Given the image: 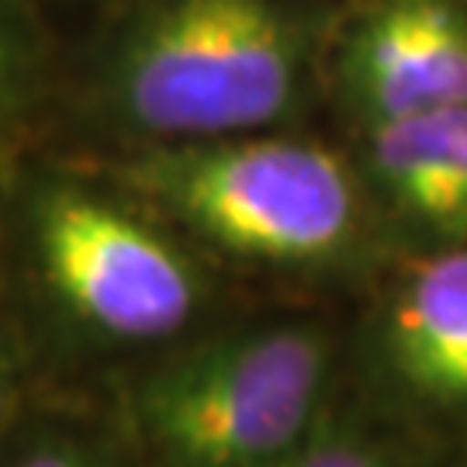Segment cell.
<instances>
[{"instance_id":"7c38bea8","label":"cell","mask_w":467,"mask_h":467,"mask_svg":"<svg viewBox=\"0 0 467 467\" xmlns=\"http://www.w3.org/2000/svg\"><path fill=\"white\" fill-rule=\"evenodd\" d=\"M7 156H11V150H7V132L0 125V181H4V170H7Z\"/></svg>"},{"instance_id":"6da1fadb","label":"cell","mask_w":467,"mask_h":467,"mask_svg":"<svg viewBox=\"0 0 467 467\" xmlns=\"http://www.w3.org/2000/svg\"><path fill=\"white\" fill-rule=\"evenodd\" d=\"M305 42L277 0H156L108 63V108L163 142L250 135L298 100Z\"/></svg>"},{"instance_id":"9c48e42d","label":"cell","mask_w":467,"mask_h":467,"mask_svg":"<svg viewBox=\"0 0 467 467\" xmlns=\"http://www.w3.org/2000/svg\"><path fill=\"white\" fill-rule=\"evenodd\" d=\"M17 63H21V49H17L15 15H11V4L0 0V100L15 84Z\"/></svg>"},{"instance_id":"52a82bcc","label":"cell","mask_w":467,"mask_h":467,"mask_svg":"<svg viewBox=\"0 0 467 467\" xmlns=\"http://www.w3.org/2000/svg\"><path fill=\"white\" fill-rule=\"evenodd\" d=\"M368 163L405 215L443 239H467V104L374 121Z\"/></svg>"},{"instance_id":"277c9868","label":"cell","mask_w":467,"mask_h":467,"mask_svg":"<svg viewBox=\"0 0 467 467\" xmlns=\"http://www.w3.org/2000/svg\"><path fill=\"white\" fill-rule=\"evenodd\" d=\"M32 250L52 298L100 339L152 343L198 312L201 281L191 260L94 191L42 187L32 201Z\"/></svg>"},{"instance_id":"ba28073f","label":"cell","mask_w":467,"mask_h":467,"mask_svg":"<svg viewBox=\"0 0 467 467\" xmlns=\"http://www.w3.org/2000/svg\"><path fill=\"white\" fill-rule=\"evenodd\" d=\"M274 467H391L378 447H370L364 440H318L308 447H298L287 457H281Z\"/></svg>"},{"instance_id":"3957f363","label":"cell","mask_w":467,"mask_h":467,"mask_svg":"<svg viewBox=\"0 0 467 467\" xmlns=\"http://www.w3.org/2000/svg\"><path fill=\"white\" fill-rule=\"evenodd\" d=\"M329 378L312 326L225 336L135 388V422L167 467H274L298 451Z\"/></svg>"},{"instance_id":"8992f818","label":"cell","mask_w":467,"mask_h":467,"mask_svg":"<svg viewBox=\"0 0 467 467\" xmlns=\"http://www.w3.org/2000/svg\"><path fill=\"white\" fill-rule=\"evenodd\" d=\"M384 353L405 391L430 405H467V246L422 260L399 284Z\"/></svg>"},{"instance_id":"30bf717a","label":"cell","mask_w":467,"mask_h":467,"mask_svg":"<svg viewBox=\"0 0 467 467\" xmlns=\"http://www.w3.org/2000/svg\"><path fill=\"white\" fill-rule=\"evenodd\" d=\"M17 467H104L94 457L73 451V447H38L32 457H25Z\"/></svg>"},{"instance_id":"7a4b0ae2","label":"cell","mask_w":467,"mask_h":467,"mask_svg":"<svg viewBox=\"0 0 467 467\" xmlns=\"http://www.w3.org/2000/svg\"><path fill=\"white\" fill-rule=\"evenodd\" d=\"M118 181L218 250L281 267L333 260L360 222L347 163L298 139L167 142L121 163Z\"/></svg>"},{"instance_id":"8fae6325","label":"cell","mask_w":467,"mask_h":467,"mask_svg":"<svg viewBox=\"0 0 467 467\" xmlns=\"http://www.w3.org/2000/svg\"><path fill=\"white\" fill-rule=\"evenodd\" d=\"M11 370H7V357H4V347H0V430L7 426V416H11Z\"/></svg>"},{"instance_id":"5b68a950","label":"cell","mask_w":467,"mask_h":467,"mask_svg":"<svg viewBox=\"0 0 467 467\" xmlns=\"http://www.w3.org/2000/svg\"><path fill=\"white\" fill-rule=\"evenodd\" d=\"M343 67L370 125L467 104V15L453 0H384L360 21Z\"/></svg>"}]
</instances>
